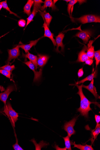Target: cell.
I'll return each mask as SVG.
<instances>
[{
    "label": "cell",
    "mask_w": 100,
    "mask_h": 150,
    "mask_svg": "<svg viewBox=\"0 0 100 150\" xmlns=\"http://www.w3.org/2000/svg\"><path fill=\"white\" fill-rule=\"evenodd\" d=\"M95 119L97 123V125H98L100 122V116L99 115H95Z\"/></svg>",
    "instance_id": "cell-33"
},
{
    "label": "cell",
    "mask_w": 100,
    "mask_h": 150,
    "mask_svg": "<svg viewBox=\"0 0 100 150\" xmlns=\"http://www.w3.org/2000/svg\"><path fill=\"white\" fill-rule=\"evenodd\" d=\"M15 69V67L14 65L11 66L9 65V64L0 67V69H3V70L10 71L12 73Z\"/></svg>",
    "instance_id": "cell-27"
},
{
    "label": "cell",
    "mask_w": 100,
    "mask_h": 150,
    "mask_svg": "<svg viewBox=\"0 0 100 150\" xmlns=\"http://www.w3.org/2000/svg\"><path fill=\"white\" fill-rule=\"evenodd\" d=\"M44 5L41 6L40 10L41 11H43L48 7H51L52 10H54L56 9V6L54 4L53 1L52 0H45L44 2Z\"/></svg>",
    "instance_id": "cell-19"
},
{
    "label": "cell",
    "mask_w": 100,
    "mask_h": 150,
    "mask_svg": "<svg viewBox=\"0 0 100 150\" xmlns=\"http://www.w3.org/2000/svg\"><path fill=\"white\" fill-rule=\"evenodd\" d=\"M94 61L91 59H90L85 62V64L89 65H92Z\"/></svg>",
    "instance_id": "cell-34"
},
{
    "label": "cell",
    "mask_w": 100,
    "mask_h": 150,
    "mask_svg": "<svg viewBox=\"0 0 100 150\" xmlns=\"http://www.w3.org/2000/svg\"><path fill=\"white\" fill-rule=\"evenodd\" d=\"M34 3V1L28 0L27 3L24 7V13L29 16L31 13V8Z\"/></svg>",
    "instance_id": "cell-20"
},
{
    "label": "cell",
    "mask_w": 100,
    "mask_h": 150,
    "mask_svg": "<svg viewBox=\"0 0 100 150\" xmlns=\"http://www.w3.org/2000/svg\"><path fill=\"white\" fill-rule=\"evenodd\" d=\"M5 88L3 86H0V91L1 92H3L4 91H5Z\"/></svg>",
    "instance_id": "cell-35"
},
{
    "label": "cell",
    "mask_w": 100,
    "mask_h": 150,
    "mask_svg": "<svg viewBox=\"0 0 100 150\" xmlns=\"http://www.w3.org/2000/svg\"><path fill=\"white\" fill-rule=\"evenodd\" d=\"M0 4L2 5L3 8L4 9H5L7 11H9V14H10L14 15H15V16H16V17L18 18H20V17H19L17 14L12 12V11H11L10 10V8L8 7V6L6 0L4 1L0 2Z\"/></svg>",
    "instance_id": "cell-25"
},
{
    "label": "cell",
    "mask_w": 100,
    "mask_h": 150,
    "mask_svg": "<svg viewBox=\"0 0 100 150\" xmlns=\"http://www.w3.org/2000/svg\"><path fill=\"white\" fill-rule=\"evenodd\" d=\"M64 37V34L62 32L59 33L58 36L56 37L55 41L57 46V48L55 49V51L58 53H60V52L59 50V47L61 48V51L63 52L64 50L65 45L63 43V40Z\"/></svg>",
    "instance_id": "cell-11"
},
{
    "label": "cell",
    "mask_w": 100,
    "mask_h": 150,
    "mask_svg": "<svg viewBox=\"0 0 100 150\" xmlns=\"http://www.w3.org/2000/svg\"><path fill=\"white\" fill-rule=\"evenodd\" d=\"M93 72L92 74L89 75L85 79L80 81L77 82L76 83V85H78L79 84L83 83L87 81H91L94 78H96L97 74V70L96 69V70L94 71V68H93Z\"/></svg>",
    "instance_id": "cell-18"
},
{
    "label": "cell",
    "mask_w": 100,
    "mask_h": 150,
    "mask_svg": "<svg viewBox=\"0 0 100 150\" xmlns=\"http://www.w3.org/2000/svg\"><path fill=\"white\" fill-rule=\"evenodd\" d=\"M92 132L93 139L92 141L94 142L100 133V124L97 125L95 129L92 130Z\"/></svg>",
    "instance_id": "cell-22"
},
{
    "label": "cell",
    "mask_w": 100,
    "mask_h": 150,
    "mask_svg": "<svg viewBox=\"0 0 100 150\" xmlns=\"http://www.w3.org/2000/svg\"><path fill=\"white\" fill-rule=\"evenodd\" d=\"M39 11L41 13V14L42 16L44 22V24L43 26V27L44 28V37L49 38L52 41L54 46H57V44L56 41H55V40L54 39V34L51 32L49 29V28L47 26L45 21V19H44L43 17V13L41 12L40 11Z\"/></svg>",
    "instance_id": "cell-6"
},
{
    "label": "cell",
    "mask_w": 100,
    "mask_h": 150,
    "mask_svg": "<svg viewBox=\"0 0 100 150\" xmlns=\"http://www.w3.org/2000/svg\"><path fill=\"white\" fill-rule=\"evenodd\" d=\"M25 57L27 58H28L33 64H34L36 67V69L38 68V65L37 64L38 57L36 55H33L30 53L28 51L25 55Z\"/></svg>",
    "instance_id": "cell-17"
},
{
    "label": "cell",
    "mask_w": 100,
    "mask_h": 150,
    "mask_svg": "<svg viewBox=\"0 0 100 150\" xmlns=\"http://www.w3.org/2000/svg\"><path fill=\"white\" fill-rule=\"evenodd\" d=\"M3 7L0 4V11L1 10L2 8Z\"/></svg>",
    "instance_id": "cell-36"
},
{
    "label": "cell",
    "mask_w": 100,
    "mask_h": 150,
    "mask_svg": "<svg viewBox=\"0 0 100 150\" xmlns=\"http://www.w3.org/2000/svg\"><path fill=\"white\" fill-rule=\"evenodd\" d=\"M96 60V68L97 66L99 64L100 62V55L95 58Z\"/></svg>",
    "instance_id": "cell-32"
},
{
    "label": "cell",
    "mask_w": 100,
    "mask_h": 150,
    "mask_svg": "<svg viewBox=\"0 0 100 150\" xmlns=\"http://www.w3.org/2000/svg\"><path fill=\"white\" fill-rule=\"evenodd\" d=\"M80 1L78 0H71L69 2V4H68L67 8V10L70 18L72 19V17L71 15V10L73 6L78 2H79Z\"/></svg>",
    "instance_id": "cell-24"
},
{
    "label": "cell",
    "mask_w": 100,
    "mask_h": 150,
    "mask_svg": "<svg viewBox=\"0 0 100 150\" xmlns=\"http://www.w3.org/2000/svg\"><path fill=\"white\" fill-rule=\"evenodd\" d=\"M12 72L10 71L0 69V73L6 76L8 78L10 79Z\"/></svg>",
    "instance_id": "cell-28"
},
{
    "label": "cell",
    "mask_w": 100,
    "mask_h": 150,
    "mask_svg": "<svg viewBox=\"0 0 100 150\" xmlns=\"http://www.w3.org/2000/svg\"><path fill=\"white\" fill-rule=\"evenodd\" d=\"M87 47L85 46L82 50L79 53L78 59L77 60V62H84L90 59L86 52V51L87 50Z\"/></svg>",
    "instance_id": "cell-13"
},
{
    "label": "cell",
    "mask_w": 100,
    "mask_h": 150,
    "mask_svg": "<svg viewBox=\"0 0 100 150\" xmlns=\"http://www.w3.org/2000/svg\"><path fill=\"white\" fill-rule=\"evenodd\" d=\"M19 45L12 49H8V57L6 63H8L11 60L17 58L20 55Z\"/></svg>",
    "instance_id": "cell-10"
},
{
    "label": "cell",
    "mask_w": 100,
    "mask_h": 150,
    "mask_svg": "<svg viewBox=\"0 0 100 150\" xmlns=\"http://www.w3.org/2000/svg\"><path fill=\"white\" fill-rule=\"evenodd\" d=\"M63 137L66 149L68 150H71L70 137L67 136L66 137Z\"/></svg>",
    "instance_id": "cell-26"
},
{
    "label": "cell",
    "mask_w": 100,
    "mask_h": 150,
    "mask_svg": "<svg viewBox=\"0 0 100 150\" xmlns=\"http://www.w3.org/2000/svg\"><path fill=\"white\" fill-rule=\"evenodd\" d=\"M15 135L16 138V143L15 144L13 145V147L14 149L15 150H24V149H22L18 144V140L17 139V136L15 133Z\"/></svg>",
    "instance_id": "cell-29"
},
{
    "label": "cell",
    "mask_w": 100,
    "mask_h": 150,
    "mask_svg": "<svg viewBox=\"0 0 100 150\" xmlns=\"http://www.w3.org/2000/svg\"><path fill=\"white\" fill-rule=\"evenodd\" d=\"M57 1H53V2L54 3V4H55V3L57 2Z\"/></svg>",
    "instance_id": "cell-37"
},
{
    "label": "cell",
    "mask_w": 100,
    "mask_h": 150,
    "mask_svg": "<svg viewBox=\"0 0 100 150\" xmlns=\"http://www.w3.org/2000/svg\"><path fill=\"white\" fill-rule=\"evenodd\" d=\"M34 7L32 11V12L31 14L29 16V17L27 19V22L25 29L27 27V26L30 24V22L33 21V19L36 15L38 11L40 10L41 7V4L44 3L42 0H34Z\"/></svg>",
    "instance_id": "cell-3"
},
{
    "label": "cell",
    "mask_w": 100,
    "mask_h": 150,
    "mask_svg": "<svg viewBox=\"0 0 100 150\" xmlns=\"http://www.w3.org/2000/svg\"><path fill=\"white\" fill-rule=\"evenodd\" d=\"M92 34V32L90 30H81L77 33L75 36L82 39L84 43L87 44L89 40L91 38Z\"/></svg>",
    "instance_id": "cell-9"
},
{
    "label": "cell",
    "mask_w": 100,
    "mask_h": 150,
    "mask_svg": "<svg viewBox=\"0 0 100 150\" xmlns=\"http://www.w3.org/2000/svg\"><path fill=\"white\" fill-rule=\"evenodd\" d=\"M16 90L15 87L13 85L9 86L4 92L0 93V100L3 102L4 107L6 106V101L11 92Z\"/></svg>",
    "instance_id": "cell-7"
},
{
    "label": "cell",
    "mask_w": 100,
    "mask_h": 150,
    "mask_svg": "<svg viewBox=\"0 0 100 150\" xmlns=\"http://www.w3.org/2000/svg\"><path fill=\"white\" fill-rule=\"evenodd\" d=\"M42 38L43 37L40 38L35 41H31L30 42V43L29 44L19 45V47L24 50L25 51L26 54L27 52L30 50L33 46L36 45L38 42V41Z\"/></svg>",
    "instance_id": "cell-14"
},
{
    "label": "cell",
    "mask_w": 100,
    "mask_h": 150,
    "mask_svg": "<svg viewBox=\"0 0 100 150\" xmlns=\"http://www.w3.org/2000/svg\"><path fill=\"white\" fill-rule=\"evenodd\" d=\"M83 85L82 84L80 86L75 85L78 89L79 91L77 94L79 95L81 99L80 107L77 109V111L80 113L82 116L88 118L89 117V112L92 110L90 105L92 104L95 103V102L90 101L85 96L83 91Z\"/></svg>",
    "instance_id": "cell-1"
},
{
    "label": "cell",
    "mask_w": 100,
    "mask_h": 150,
    "mask_svg": "<svg viewBox=\"0 0 100 150\" xmlns=\"http://www.w3.org/2000/svg\"><path fill=\"white\" fill-rule=\"evenodd\" d=\"M65 1L66 2H67L68 3L70 1V0H68V1H67V0H65V1Z\"/></svg>",
    "instance_id": "cell-38"
},
{
    "label": "cell",
    "mask_w": 100,
    "mask_h": 150,
    "mask_svg": "<svg viewBox=\"0 0 100 150\" xmlns=\"http://www.w3.org/2000/svg\"><path fill=\"white\" fill-rule=\"evenodd\" d=\"M37 64L40 67H43L47 63L49 57L47 55H42L38 54Z\"/></svg>",
    "instance_id": "cell-15"
},
{
    "label": "cell",
    "mask_w": 100,
    "mask_h": 150,
    "mask_svg": "<svg viewBox=\"0 0 100 150\" xmlns=\"http://www.w3.org/2000/svg\"><path fill=\"white\" fill-rule=\"evenodd\" d=\"M26 21L25 20L20 19L18 21V24L19 27H24L26 25Z\"/></svg>",
    "instance_id": "cell-30"
},
{
    "label": "cell",
    "mask_w": 100,
    "mask_h": 150,
    "mask_svg": "<svg viewBox=\"0 0 100 150\" xmlns=\"http://www.w3.org/2000/svg\"><path fill=\"white\" fill-rule=\"evenodd\" d=\"M71 144L74 146L73 147H76L80 150H94L92 145L86 144L85 145H82L80 144H76L75 142H71Z\"/></svg>",
    "instance_id": "cell-21"
},
{
    "label": "cell",
    "mask_w": 100,
    "mask_h": 150,
    "mask_svg": "<svg viewBox=\"0 0 100 150\" xmlns=\"http://www.w3.org/2000/svg\"><path fill=\"white\" fill-rule=\"evenodd\" d=\"M72 19L73 21H76L83 24L92 22H100V17L94 15H85L79 18H72Z\"/></svg>",
    "instance_id": "cell-2"
},
{
    "label": "cell",
    "mask_w": 100,
    "mask_h": 150,
    "mask_svg": "<svg viewBox=\"0 0 100 150\" xmlns=\"http://www.w3.org/2000/svg\"><path fill=\"white\" fill-rule=\"evenodd\" d=\"M93 40H90L88 44V47L86 53L87 54L90 59L93 60L94 57V46H92Z\"/></svg>",
    "instance_id": "cell-16"
},
{
    "label": "cell",
    "mask_w": 100,
    "mask_h": 150,
    "mask_svg": "<svg viewBox=\"0 0 100 150\" xmlns=\"http://www.w3.org/2000/svg\"><path fill=\"white\" fill-rule=\"evenodd\" d=\"M4 108L5 112L7 114V115L8 116L9 115L15 127V123L18 120V114L13 109L10 103L8 101V102L6 106Z\"/></svg>",
    "instance_id": "cell-4"
},
{
    "label": "cell",
    "mask_w": 100,
    "mask_h": 150,
    "mask_svg": "<svg viewBox=\"0 0 100 150\" xmlns=\"http://www.w3.org/2000/svg\"><path fill=\"white\" fill-rule=\"evenodd\" d=\"M79 116H76L69 122H66L64 124L63 129L68 133V136L70 137L75 134L76 131L73 128Z\"/></svg>",
    "instance_id": "cell-5"
},
{
    "label": "cell",
    "mask_w": 100,
    "mask_h": 150,
    "mask_svg": "<svg viewBox=\"0 0 100 150\" xmlns=\"http://www.w3.org/2000/svg\"><path fill=\"white\" fill-rule=\"evenodd\" d=\"M94 79L91 81L90 83L87 86H85L83 85V88H84L90 91L96 99L100 98L99 96L97 94L96 87L94 85Z\"/></svg>",
    "instance_id": "cell-12"
},
{
    "label": "cell",
    "mask_w": 100,
    "mask_h": 150,
    "mask_svg": "<svg viewBox=\"0 0 100 150\" xmlns=\"http://www.w3.org/2000/svg\"><path fill=\"white\" fill-rule=\"evenodd\" d=\"M29 68L32 70L34 74V78L33 81L34 82H38L40 80L42 75V69L41 68L39 71H36L35 70V66L30 61H27L24 63Z\"/></svg>",
    "instance_id": "cell-8"
},
{
    "label": "cell",
    "mask_w": 100,
    "mask_h": 150,
    "mask_svg": "<svg viewBox=\"0 0 100 150\" xmlns=\"http://www.w3.org/2000/svg\"><path fill=\"white\" fill-rule=\"evenodd\" d=\"M43 17L46 24L49 28L52 18L49 13H46L45 11L43 13Z\"/></svg>",
    "instance_id": "cell-23"
},
{
    "label": "cell",
    "mask_w": 100,
    "mask_h": 150,
    "mask_svg": "<svg viewBox=\"0 0 100 150\" xmlns=\"http://www.w3.org/2000/svg\"><path fill=\"white\" fill-rule=\"evenodd\" d=\"M84 74V71L83 68H82L80 69L79 70L78 73V75L79 78L82 77Z\"/></svg>",
    "instance_id": "cell-31"
}]
</instances>
